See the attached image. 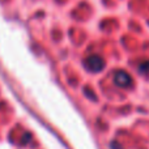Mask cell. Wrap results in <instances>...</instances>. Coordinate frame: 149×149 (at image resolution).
<instances>
[{
	"instance_id": "cell-2",
	"label": "cell",
	"mask_w": 149,
	"mask_h": 149,
	"mask_svg": "<svg viewBox=\"0 0 149 149\" xmlns=\"http://www.w3.org/2000/svg\"><path fill=\"white\" fill-rule=\"evenodd\" d=\"M114 81L118 86L120 88H130L132 85V79L127 72L124 71H118L115 73V77H114Z\"/></svg>"
},
{
	"instance_id": "cell-3",
	"label": "cell",
	"mask_w": 149,
	"mask_h": 149,
	"mask_svg": "<svg viewBox=\"0 0 149 149\" xmlns=\"http://www.w3.org/2000/svg\"><path fill=\"white\" fill-rule=\"evenodd\" d=\"M139 71H140V73H147L149 72V62H144L143 64H140L139 65Z\"/></svg>"
},
{
	"instance_id": "cell-1",
	"label": "cell",
	"mask_w": 149,
	"mask_h": 149,
	"mask_svg": "<svg viewBox=\"0 0 149 149\" xmlns=\"http://www.w3.org/2000/svg\"><path fill=\"white\" fill-rule=\"evenodd\" d=\"M84 65L90 72H100V71H102L105 68V60L101 56H98V55H90L89 58L85 59Z\"/></svg>"
}]
</instances>
